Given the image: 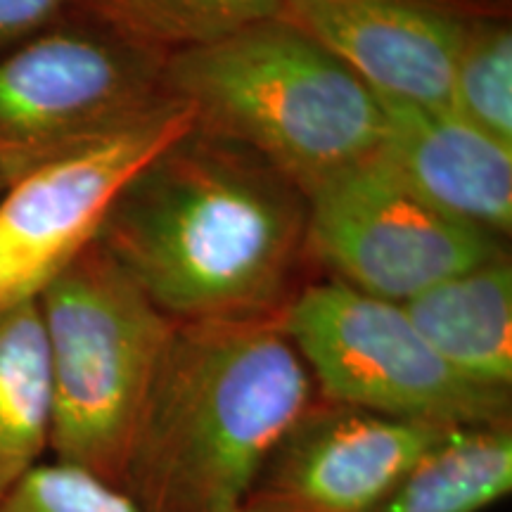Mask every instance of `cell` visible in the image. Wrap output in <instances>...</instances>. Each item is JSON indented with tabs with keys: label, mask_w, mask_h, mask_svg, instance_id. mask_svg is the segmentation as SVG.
<instances>
[{
	"label": "cell",
	"mask_w": 512,
	"mask_h": 512,
	"mask_svg": "<svg viewBox=\"0 0 512 512\" xmlns=\"http://www.w3.org/2000/svg\"><path fill=\"white\" fill-rule=\"evenodd\" d=\"M306 195L245 147L192 124L131 176L100 247L176 323L278 320L302 290Z\"/></svg>",
	"instance_id": "cell-1"
},
{
	"label": "cell",
	"mask_w": 512,
	"mask_h": 512,
	"mask_svg": "<svg viewBox=\"0 0 512 512\" xmlns=\"http://www.w3.org/2000/svg\"><path fill=\"white\" fill-rule=\"evenodd\" d=\"M0 512H143L121 486L64 460H41L0 501Z\"/></svg>",
	"instance_id": "cell-17"
},
{
	"label": "cell",
	"mask_w": 512,
	"mask_h": 512,
	"mask_svg": "<svg viewBox=\"0 0 512 512\" xmlns=\"http://www.w3.org/2000/svg\"><path fill=\"white\" fill-rule=\"evenodd\" d=\"M306 204L309 259L328 278L384 302H411L505 252V240L415 195L377 152L316 185Z\"/></svg>",
	"instance_id": "cell-7"
},
{
	"label": "cell",
	"mask_w": 512,
	"mask_h": 512,
	"mask_svg": "<svg viewBox=\"0 0 512 512\" xmlns=\"http://www.w3.org/2000/svg\"><path fill=\"white\" fill-rule=\"evenodd\" d=\"M377 102L382 162L434 209L494 238H508L512 145L491 138L446 105L387 95H377Z\"/></svg>",
	"instance_id": "cell-11"
},
{
	"label": "cell",
	"mask_w": 512,
	"mask_h": 512,
	"mask_svg": "<svg viewBox=\"0 0 512 512\" xmlns=\"http://www.w3.org/2000/svg\"><path fill=\"white\" fill-rule=\"evenodd\" d=\"M162 83L195 126L254 152L304 195L380 147L377 95L283 17L166 57Z\"/></svg>",
	"instance_id": "cell-3"
},
{
	"label": "cell",
	"mask_w": 512,
	"mask_h": 512,
	"mask_svg": "<svg viewBox=\"0 0 512 512\" xmlns=\"http://www.w3.org/2000/svg\"><path fill=\"white\" fill-rule=\"evenodd\" d=\"M420 335L479 389L512 394V261L503 252L401 304Z\"/></svg>",
	"instance_id": "cell-12"
},
{
	"label": "cell",
	"mask_w": 512,
	"mask_h": 512,
	"mask_svg": "<svg viewBox=\"0 0 512 512\" xmlns=\"http://www.w3.org/2000/svg\"><path fill=\"white\" fill-rule=\"evenodd\" d=\"M192 124L190 107L169 98L124 131L8 185L0 195V311L36 302L95 242L131 176Z\"/></svg>",
	"instance_id": "cell-8"
},
{
	"label": "cell",
	"mask_w": 512,
	"mask_h": 512,
	"mask_svg": "<svg viewBox=\"0 0 512 512\" xmlns=\"http://www.w3.org/2000/svg\"><path fill=\"white\" fill-rule=\"evenodd\" d=\"M67 8L140 48L171 57L280 17L283 0H67Z\"/></svg>",
	"instance_id": "cell-15"
},
{
	"label": "cell",
	"mask_w": 512,
	"mask_h": 512,
	"mask_svg": "<svg viewBox=\"0 0 512 512\" xmlns=\"http://www.w3.org/2000/svg\"><path fill=\"white\" fill-rule=\"evenodd\" d=\"M451 430L318 396L249 496L280 512H368Z\"/></svg>",
	"instance_id": "cell-9"
},
{
	"label": "cell",
	"mask_w": 512,
	"mask_h": 512,
	"mask_svg": "<svg viewBox=\"0 0 512 512\" xmlns=\"http://www.w3.org/2000/svg\"><path fill=\"white\" fill-rule=\"evenodd\" d=\"M164 62L69 8L0 50V185L8 188L164 105Z\"/></svg>",
	"instance_id": "cell-5"
},
{
	"label": "cell",
	"mask_w": 512,
	"mask_h": 512,
	"mask_svg": "<svg viewBox=\"0 0 512 512\" xmlns=\"http://www.w3.org/2000/svg\"><path fill=\"white\" fill-rule=\"evenodd\" d=\"M448 107L512 145V8L472 24L451 74Z\"/></svg>",
	"instance_id": "cell-16"
},
{
	"label": "cell",
	"mask_w": 512,
	"mask_h": 512,
	"mask_svg": "<svg viewBox=\"0 0 512 512\" xmlns=\"http://www.w3.org/2000/svg\"><path fill=\"white\" fill-rule=\"evenodd\" d=\"M67 10V0H0V50L15 46Z\"/></svg>",
	"instance_id": "cell-18"
},
{
	"label": "cell",
	"mask_w": 512,
	"mask_h": 512,
	"mask_svg": "<svg viewBox=\"0 0 512 512\" xmlns=\"http://www.w3.org/2000/svg\"><path fill=\"white\" fill-rule=\"evenodd\" d=\"M230 512H280V510H275V508H271V505H266V503L256 501V498L249 496L245 503H240L238 508L230 510Z\"/></svg>",
	"instance_id": "cell-19"
},
{
	"label": "cell",
	"mask_w": 512,
	"mask_h": 512,
	"mask_svg": "<svg viewBox=\"0 0 512 512\" xmlns=\"http://www.w3.org/2000/svg\"><path fill=\"white\" fill-rule=\"evenodd\" d=\"M50 451V370L36 302L0 311V501Z\"/></svg>",
	"instance_id": "cell-14"
},
{
	"label": "cell",
	"mask_w": 512,
	"mask_h": 512,
	"mask_svg": "<svg viewBox=\"0 0 512 512\" xmlns=\"http://www.w3.org/2000/svg\"><path fill=\"white\" fill-rule=\"evenodd\" d=\"M3 190H5V188H3V185H0V195H3Z\"/></svg>",
	"instance_id": "cell-20"
},
{
	"label": "cell",
	"mask_w": 512,
	"mask_h": 512,
	"mask_svg": "<svg viewBox=\"0 0 512 512\" xmlns=\"http://www.w3.org/2000/svg\"><path fill=\"white\" fill-rule=\"evenodd\" d=\"M512 491V420L451 430L368 512H484Z\"/></svg>",
	"instance_id": "cell-13"
},
{
	"label": "cell",
	"mask_w": 512,
	"mask_h": 512,
	"mask_svg": "<svg viewBox=\"0 0 512 512\" xmlns=\"http://www.w3.org/2000/svg\"><path fill=\"white\" fill-rule=\"evenodd\" d=\"M318 399L278 320L176 323L124 482L143 512H230Z\"/></svg>",
	"instance_id": "cell-2"
},
{
	"label": "cell",
	"mask_w": 512,
	"mask_h": 512,
	"mask_svg": "<svg viewBox=\"0 0 512 512\" xmlns=\"http://www.w3.org/2000/svg\"><path fill=\"white\" fill-rule=\"evenodd\" d=\"M320 399L444 427L512 420V394L463 380L401 304L325 278L304 283L280 316Z\"/></svg>",
	"instance_id": "cell-6"
},
{
	"label": "cell",
	"mask_w": 512,
	"mask_h": 512,
	"mask_svg": "<svg viewBox=\"0 0 512 512\" xmlns=\"http://www.w3.org/2000/svg\"><path fill=\"white\" fill-rule=\"evenodd\" d=\"M50 370V451L114 486L176 320L95 240L36 299Z\"/></svg>",
	"instance_id": "cell-4"
},
{
	"label": "cell",
	"mask_w": 512,
	"mask_h": 512,
	"mask_svg": "<svg viewBox=\"0 0 512 512\" xmlns=\"http://www.w3.org/2000/svg\"><path fill=\"white\" fill-rule=\"evenodd\" d=\"M508 8L510 0H283L280 17L330 50L373 93L448 107L467 31Z\"/></svg>",
	"instance_id": "cell-10"
}]
</instances>
